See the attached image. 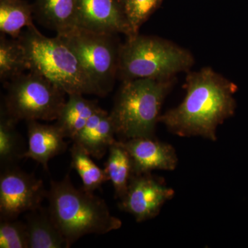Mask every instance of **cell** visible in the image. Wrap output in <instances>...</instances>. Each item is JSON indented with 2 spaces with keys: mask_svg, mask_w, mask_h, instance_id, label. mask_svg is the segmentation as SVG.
I'll return each mask as SVG.
<instances>
[{
  "mask_svg": "<svg viewBox=\"0 0 248 248\" xmlns=\"http://www.w3.org/2000/svg\"><path fill=\"white\" fill-rule=\"evenodd\" d=\"M185 98L178 107L159 117L171 133L179 137L217 140V127L234 115L237 86L210 67L189 73Z\"/></svg>",
  "mask_w": 248,
  "mask_h": 248,
  "instance_id": "1",
  "label": "cell"
},
{
  "mask_svg": "<svg viewBox=\"0 0 248 248\" xmlns=\"http://www.w3.org/2000/svg\"><path fill=\"white\" fill-rule=\"evenodd\" d=\"M48 210L70 247L88 234H105L120 229L122 222L111 215L105 201L73 186L67 174L51 181L47 192Z\"/></svg>",
  "mask_w": 248,
  "mask_h": 248,
  "instance_id": "2",
  "label": "cell"
},
{
  "mask_svg": "<svg viewBox=\"0 0 248 248\" xmlns=\"http://www.w3.org/2000/svg\"><path fill=\"white\" fill-rule=\"evenodd\" d=\"M18 38L27 53L29 71L45 77L68 95L95 94L100 97L76 54L61 37H46L32 25Z\"/></svg>",
  "mask_w": 248,
  "mask_h": 248,
  "instance_id": "3",
  "label": "cell"
},
{
  "mask_svg": "<svg viewBox=\"0 0 248 248\" xmlns=\"http://www.w3.org/2000/svg\"><path fill=\"white\" fill-rule=\"evenodd\" d=\"M194 63L187 49L161 37L138 34L121 44L117 78L122 81L174 79L178 73L188 71Z\"/></svg>",
  "mask_w": 248,
  "mask_h": 248,
  "instance_id": "4",
  "label": "cell"
},
{
  "mask_svg": "<svg viewBox=\"0 0 248 248\" xmlns=\"http://www.w3.org/2000/svg\"><path fill=\"white\" fill-rule=\"evenodd\" d=\"M174 79L122 81L110 112L117 135L123 140L154 138L161 107Z\"/></svg>",
  "mask_w": 248,
  "mask_h": 248,
  "instance_id": "5",
  "label": "cell"
},
{
  "mask_svg": "<svg viewBox=\"0 0 248 248\" xmlns=\"http://www.w3.org/2000/svg\"><path fill=\"white\" fill-rule=\"evenodd\" d=\"M6 89L1 104L17 122L56 120L66 102L64 91L33 71L23 73L6 83Z\"/></svg>",
  "mask_w": 248,
  "mask_h": 248,
  "instance_id": "6",
  "label": "cell"
},
{
  "mask_svg": "<svg viewBox=\"0 0 248 248\" xmlns=\"http://www.w3.org/2000/svg\"><path fill=\"white\" fill-rule=\"evenodd\" d=\"M57 35L76 54L100 97L110 93L118 74L121 44L117 34L99 33L76 27Z\"/></svg>",
  "mask_w": 248,
  "mask_h": 248,
  "instance_id": "7",
  "label": "cell"
},
{
  "mask_svg": "<svg viewBox=\"0 0 248 248\" xmlns=\"http://www.w3.org/2000/svg\"><path fill=\"white\" fill-rule=\"evenodd\" d=\"M47 192L42 180L17 166L1 169L0 220L17 219L21 214L40 208Z\"/></svg>",
  "mask_w": 248,
  "mask_h": 248,
  "instance_id": "8",
  "label": "cell"
},
{
  "mask_svg": "<svg viewBox=\"0 0 248 248\" xmlns=\"http://www.w3.org/2000/svg\"><path fill=\"white\" fill-rule=\"evenodd\" d=\"M174 196V190L162 178L151 173L133 174L119 207L133 215L137 222L146 221L157 216L163 205Z\"/></svg>",
  "mask_w": 248,
  "mask_h": 248,
  "instance_id": "9",
  "label": "cell"
},
{
  "mask_svg": "<svg viewBox=\"0 0 248 248\" xmlns=\"http://www.w3.org/2000/svg\"><path fill=\"white\" fill-rule=\"evenodd\" d=\"M77 27L99 33L132 36L119 0H78Z\"/></svg>",
  "mask_w": 248,
  "mask_h": 248,
  "instance_id": "10",
  "label": "cell"
},
{
  "mask_svg": "<svg viewBox=\"0 0 248 248\" xmlns=\"http://www.w3.org/2000/svg\"><path fill=\"white\" fill-rule=\"evenodd\" d=\"M120 141L131 158L133 174L151 173L156 170L171 171L177 168L178 158L174 147L155 137Z\"/></svg>",
  "mask_w": 248,
  "mask_h": 248,
  "instance_id": "11",
  "label": "cell"
},
{
  "mask_svg": "<svg viewBox=\"0 0 248 248\" xmlns=\"http://www.w3.org/2000/svg\"><path fill=\"white\" fill-rule=\"evenodd\" d=\"M27 122L28 149L24 158L34 160L48 171L50 160L66 151V138L55 124L48 125L36 120Z\"/></svg>",
  "mask_w": 248,
  "mask_h": 248,
  "instance_id": "12",
  "label": "cell"
},
{
  "mask_svg": "<svg viewBox=\"0 0 248 248\" xmlns=\"http://www.w3.org/2000/svg\"><path fill=\"white\" fill-rule=\"evenodd\" d=\"M116 135L115 124L110 113L100 107L72 141L92 157L101 159L117 141Z\"/></svg>",
  "mask_w": 248,
  "mask_h": 248,
  "instance_id": "13",
  "label": "cell"
},
{
  "mask_svg": "<svg viewBox=\"0 0 248 248\" xmlns=\"http://www.w3.org/2000/svg\"><path fill=\"white\" fill-rule=\"evenodd\" d=\"M29 248H68L65 239L49 213L40 208L29 212L26 217Z\"/></svg>",
  "mask_w": 248,
  "mask_h": 248,
  "instance_id": "14",
  "label": "cell"
},
{
  "mask_svg": "<svg viewBox=\"0 0 248 248\" xmlns=\"http://www.w3.org/2000/svg\"><path fill=\"white\" fill-rule=\"evenodd\" d=\"M32 5L37 21L57 34L77 27L78 0H35Z\"/></svg>",
  "mask_w": 248,
  "mask_h": 248,
  "instance_id": "15",
  "label": "cell"
},
{
  "mask_svg": "<svg viewBox=\"0 0 248 248\" xmlns=\"http://www.w3.org/2000/svg\"><path fill=\"white\" fill-rule=\"evenodd\" d=\"M83 95L69 94L55 123L65 138L71 140L81 131L90 118L100 108L95 101L86 99Z\"/></svg>",
  "mask_w": 248,
  "mask_h": 248,
  "instance_id": "16",
  "label": "cell"
},
{
  "mask_svg": "<svg viewBox=\"0 0 248 248\" xmlns=\"http://www.w3.org/2000/svg\"><path fill=\"white\" fill-rule=\"evenodd\" d=\"M18 122L6 112L1 104L0 108V166L1 169L17 166L24 158L28 144L17 131Z\"/></svg>",
  "mask_w": 248,
  "mask_h": 248,
  "instance_id": "17",
  "label": "cell"
},
{
  "mask_svg": "<svg viewBox=\"0 0 248 248\" xmlns=\"http://www.w3.org/2000/svg\"><path fill=\"white\" fill-rule=\"evenodd\" d=\"M106 172L115 190V198H123L133 175L131 158L122 142L117 141L110 146L105 164Z\"/></svg>",
  "mask_w": 248,
  "mask_h": 248,
  "instance_id": "18",
  "label": "cell"
},
{
  "mask_svg": "<svg viewBox=\"0 0 248 248\" xmlns=\"http://www.w3.org/2000/svg\"><path fill=\"white\" fill-rule=\"evenodd\" d=\"M27 53L19 38L0 36V79L9 82L26 71H29Z\"/></svg>",
  "mask_w": 248,
  "mask_h": 248,
  "instance_id": "19",
  "label": "cell"
},
{
  "mask_svg": "<svg viewBox=\"0 0 248 248\" xmlns=\"http://www.w3.org/2000/svg\"><path fill=\"white\" fill-rule=\"evenodd\" d=\"M33 5L24 0H0V31L18 38L23 28L34 25Z\"/></svg>",
  "mask_w": 248,
  "mask_h": 248,
  "instance_id": "20",
  "label": "cell"
},
{
  "mask_svg": "<svg viewBox=\"0 0 248 248\" xmlns=\"http://www.w3.org/2000/svg\"><path fill=\"white\" fill-rule=\"evenodd\" d=\"M70 151L71 167L79 174L85 190L94 192L109 181L105 169L99 168L93 161L92 156L81 147L73 143Z\"/></svg>",
  "mask_w": 248,
  "mask_h": 248,
  "instance_id": "21",
  "label": "cell"
},
{
  "mask_svg": "<svg viewBox=\"0 0 248 248\" xmlns=\"http://www.w3.org/2000/svg\"><path fill=\"white\" fill-rule=\"evenodd\" d=\"M163 1L164 0H122L124 14L131 30L132 36L139 34L140 28L159 7Z\"/></svg>",
  "mask_w": 248,
  "mask_h": 248,
  "instance_id": "22",
  "label": "cell"
},
{
  "mask_svg": "<svg viewBox=\"0 0 248 248\" xmlns=\"http://www.w3.org/2000/svg\"><path fill=\"white\" fill-rule=\"evenodd\" d=\"M0 248H29L27 225L17 219L0 221Z\"/></svg>",
  "mask_w": 248,
  "mask_h": 248,
  "instance_id": "23",
  "label": "cell"
},
{
  "mask_svg": "<svg viewBox=\"0 0 248 248\" xmlns=\"http://www.w3.org/2000/svg\"><path fill=\"white\" fill-rule=\"evenodd\" d=\"M119 1H120V2H121V3H122V0H119Z\"/></svg>",
  "mask_w": 248,
  "mask_h": 248,
  "instance_id": "24",
  "label": "cell"
}]
</instances>
